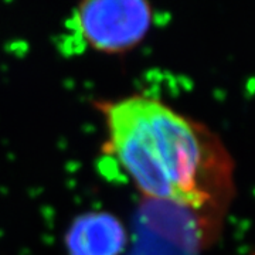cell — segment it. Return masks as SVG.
Segmentation results:
<instances>
[{"label": "cell", "mask_w": 255, "mask_h": 255, "mask_svg": "<svg viewBox=\"0 0 255 255\" xmlns=\"http://www.w3.org/2000/svg\"><path fill=\"white\" fill-rule=\"evenodd\" d=\"M105 150L146 199L201 213L226 199L227 153L201 124L142 94L98 101Z\"/></svg>", "instance_id": "cell-1"}, {"label": "cell", "mask_w": 255, "mask_h": 255, "mask_svg": "<svg viewBox=\"0 0 255 255\" xmlns=\"http://www.w3.org/2000/svg\"><path fill=\"white\" fill-rule=\"evenodd\" d=\"M149 0H80L74 23L85 46L104 54H125L136 48L153 23Z\"/></svg>", "instance_id": "cell-2"}, {"label": "cell", "mask_w": 255, "mask_h": 255, "mask_svg": "<svg viewBox=\"0 0 255 255\" xmlns=\"http://www.w3.org/2000/svg\"><path fill=\"white\" fill-rule=\"evenodd\" d=\"M127 244V228L110 211L84 213L65 234L68 255H122Z\"/></svg>", "instance_id": "cell-3"}]
</instances>
